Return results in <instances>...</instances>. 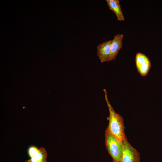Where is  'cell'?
<instances>
[{
  "instance_id": "6da1fadb",
  "label": "cell",
  "mask_w": 162,
  "mask_h": 162,
  "mask_svg": "<svg viewBox=\"0 0 162 162\" xmlns=\"http://www.w3.org/2000/svg\"><path fill=\"white\" fill-rule=\"evenodd\" d=\"M103 91L109 112V116L107 118V119L109 120V124L106 129L119 141L121 142L125 136L123 118L120 115L115 112L109 102L106 90L104 89Z\"/></svg>"
},
{
  "instance_id": "7a4b0ae2",
  "label": "cell",
  "mask_w": 162,
  "mask_h": 162,
  "mask_svg": "<svg viewBox=\"0 0 162 162\" xmlns=\"http://www.w3.org/2000/svg\"><path fill=\"white\" fill-rule=\"evenodd\" d=\"M105 142L106 149L113 161L119 162L122 154V147L121 142L106 129Z\"/></svg>"
},
{
  "instance_id": "3957f363",
  "label": "cell",
  "mask_w": 162,
  "mask_h": 162,
  "mask_svg": "<svg viewBox=\"0 0 162 162\" xmlns=\"http://www.w3.org/2000/svg\"><path fill=\"white\" fill-rule=\"evenodd\" d=\"M121 142L122 147V154L119 162H139L140 153L128 142L126 136Z\"/></svg>"
},
{
  "instance_id": "277c9868",
  "label": "cell",
  "mask_w": 162,
  "mask_h": 162,
  "mask_svg": "<svg viewBox=\"0 0 162 162\" xmlns=\"http://www.w3.org/2000/svg\"><path fill=\"white\" fill-rule=\"evenodd\" d=\"M136 65L138 72L142 76L148 74L151 67V63L149 58L145 54L138 52L135 58Z\"/></svg>"
},
{
  "instance_id": "5b68a950",
  "label": "cell",
  "mask_w": 162,
  "mask_h": 162,
  "mask_svg": "<svg viewBox=\"0 0 162 162\" xmlns=\"http://www.w3.org/2000/svg\"><path fill=\"white\" fill-rule=\"evenodd\" d=\"M112 40L99 44L97 47V56L101 63L107 61L111 50Z\"/></svg>"
},
{
  "instance_id": "8992f818",
  "label": "cell",
  "mask_w": 162,
  "mask_h": 162,
  "mask_svg": "<svg viewBox=\"0 0 162 162\" xmlns=\"http://www.w3.org/2000/svg\"><path fill=\"white\" fill-rule=\"evenodd\" d=\"M123 38V34H117L114 36L112 40L111 52L107 62L116 59L119 51L122 47V41Z\"/></svg>"
},
{
  "instance_id": "52a82bcc",
  "label": "cell",
  "mask_w": 162,
  "mask_h": 162,
  "mask_svg": "<svg viewBox=\"0 0 162 162\" xmlns=\"http://www.w3.org/2000/svg\"><path fill=\"white\" fill-rule=\"evenodd\" d=\"M110 9L112 10L116 14L118 21L124 20V15L121 10L119 0H106Z\"/></svg>"
},
{
  "instance_id": "ba28073f",
  "label": "cell",
  "mask_w": 162,
  "mask_h": 162,
  "mask_svg": "<svg viewBox=\"0 0 162 162\" xmlns=\"http://www.w3.org/2000/svg\"><path fill=\"white\" fill-rule=\"evenodd\" d=\"M47 154L45 149L42 147L39 148V152L35 156L25 162H46Z\"/></svg>"
},
{
  "instance_id": "9c48e42d",
  "label": "cell",
  "mask_w": 162,
  "mask_h": 162,
  "mask_svg": "<svg viewBox=\"0 0 162 162\" xmlns=\"http://www.w3.org/2000/svg\"><path fill=\"white\" fill-rule=\"evenodd\" d=\"M39 152V149H38L34 146H32L28 149V154L31 158L37 155Z\"/></svg>"
},
{
  "instance_id": "30bf717a",
  "label": "cell",
  "mask_w": 162,
  "mask_h": 162,
  "mask_svg": "<svg viewBox=\"0 0 162 162\" xmlns=\"http://www.w3.org/2000/svg\"><path fill=\"white\" fill-rule=\"evenodd\" d=\"M113 162H116V161H113Z\"/></svg>"
}]
</instances>
